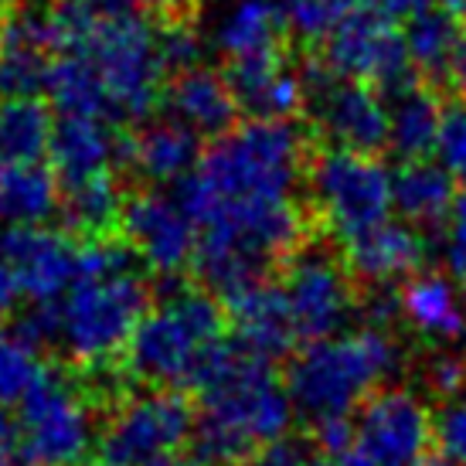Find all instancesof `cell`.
<instances>
[{"instance_id": "60d3db41", "label": "cell", "mask_w": 466, "mask_h": 466, "mask_svg": "<svg viewBox=\"0 0 466 466\" xmlns=\"http://www.w3.org/2000/svg\"><path fill=\"white\" fill-rule=\"evenodd\" d=\"M17 297H21V289H17V279H14L11 266H7V259H4V252H0V317L14 310V303H17Z\"/></svg>"}, {"instance_id": "ba28073f", "label": "cell", "mask_w": 466, "mask_h": 466, "mask_svg": "<svg viewBox=\"0 0 466 466\" xmlns=\"http://www.w3.org/2000/svg\"><path fill=\"white\" fill-rule=\"evenodd\" d=\"M195 436V412L177 391L123 399L99 429V466H157Z\"/></svg>"}, {"instance_id": "603a6c76", "label": "cell", "mask_w": 466, "mask_h": 466, "mask_svg": "<svg viewBox=\"0 0 466 466\" xmlns=\"http://www.w3.org/2000/svg\"><path fill=\"white\" fill-rule=\"evenodd\" d=\"M228 317L235 327V340L266 361L299 344L279 283H262L242 297L228 299Z\"/></svg>"}, {"instance_id": "f6af8a7d", "label": "cell", "mask_w": 466, "mask_h": 466, "mask_svg": "<svg viewBox=\"0 0 466 466\" xmlns=\"http://www.w3.org/2000/svg\"><path fill=\"white\" fill-rule=\"evenodd\" d=\"M446 11H453L456 17H466V0H442Z\"/></svg>"}, {"instance_id": "836d02e7", "label": "cell", "mask_w": 466, "mask_h": 466, "mask_svg": "<svg viewBox=\"0 0 466 466\" xmlns=\"http://www.w3.org/2000/svg\"><path fill=\"white\" fill-rule=\"evenodd\" d=\"M160 52L167 62V72H187L201 66V38L191 21H164L160 25Z\"/></svg>"}, {"instance_id": "c3c4849f", "label": "cell", "mask_w": 466, "mask_h": 466, "mask_svg": "<svg viewBox=\"0 0 466 466\" xmlns=\"http://www.w3.org/2000/svg\"><path fill=\"white\" fill-rule=\"evenodd\" d=\"M415 466H446V463H442V460H440V456H436V453H429L426 460H419V463H415Z\"/></svg>"}, {"instance_id": "f1b7e54d", "label": "cell", "mask_w": 466, "mask_h": 466, "mask_svg": "<svg viewBox=\"0 0 466 466\" xmlns=\"http://www.w3.org/2000/svg\"><path fill=\"white\" fill-rule=\"evenodd\" d=\"M52 130V113L38 99H0V167L41 164Z\"/></svg>"}, {"instance_id": "b9f144b4", "label": "cell", "mask_w": 466, "mask_h": 466, "mask_svg": "<svg viewBox=\"0 0 466 466\" xmlns=\"http://www.w3.org/2000/svg\"><path fill=\"white\" fill-rule=\"evenodd\" d=\"M58 7H68V11H116V7H127L133 0H55Z\"/></svg>"}, {"instance_id": "5b68a950", "label": "cell", "mask_w": 466, "mask_h": 466, "mask_svg": "<svg viewBox=\"0 0 466 466\" xmlns=\"http://www.w3.org/2000/svg\"><path fill=\"white\" fill-rule=\"evenodd\" d=\"M401 364V350L389 327H361L307 344L286 371L293 412L310 429L348 422L364 401L378 395Z\"/></svg>"}, {"instance_id": "484cf974", "label": "cell", "mask_w": 466, "mask_h": 466, "mask_svg": "<svg viewBox=\"0 0 466 466\" xmlns=\"http://www.w3.org/2000/svg\"><path fill=\"white\" fill-rule=\"evenodd\" d=\"M62 208V184L45 164L0 167V232L45 225Z\"/></svg>"}, {"instance_id": "d590c367", "label": "cell", "mask_w": 466, "mask_h": 466, "mask_svg": "<svg viewBox=\"0 0 466 466\" xmlns=\"http://www.w3.org/2000/svg\"><path fill=\"white\" fill-rule=\"evenodd\" d=\"M429 385L436 395L442 399H456V395H463V385H466V364L463 358H456V354H440L432 368H429Z\"/></svg>"}, {"instance_id": "4fadbf2b", "label": "cell", "mask_w": 466, "mask_h": 466, "mask_svg": "<svg viewBox=\"0 0 466 466\" xmlns=\"http://www.w3.org/2000/svg\"><path fill=\"white\" fill-rule=\"evenodd\" d=\"M354 453L371 466H415L432 453V415L415 391L385 389L354 415Z\"/></svg>"}, {"instance_id": "8992f818", "label": "cell", "mask_w": 466, "mask_h": 466, "mask_svg": "<svg viewBox=\"0 0 466 466\" xmlns=\"http://www.w3.org/2000/svg\"><path fill=\"white\" fill-rule=\"evenodd\" d=\"M225 344V317L215 297L174 289L140 320L127 348V368L150 389H198Z\"/></svg>"}, {"instance_id": "7c38bea8", "label": "cell", "mask_w": 466, "mask_h": 466, "mask_svg": "<svg viewBox=\"0 0 466 466\" xmlns=\"http://www.w3.org/2000/svg\"><path fill=\"white\" fill-rule=\"evenodd\" d=\"M279 289L303 348L344 334V324L354 313V276L344 259H334L320 248H303L286 266Z\"/></svg>"}, {"instance_id": "30bf717a", "label": "cell", "mask_w": 466, "mask_h": 466, "mask_svg": "<svg viewBox=\"0 0 466 466\" xmlns=\"http://www.w3.org/2000/svg\"><path fill=\"white\" fill-rule=\"evenodd\" d=\"M17 432L27 466H78L99 440L86 395L55 371L17 409Z\"/></svg>"}, {"instance_id": "ab89813d", "label": "cell", "mask_w": 466, "mask_h": 466, "mask_svg": "<svg viewBox=\"0 0 466 466\" xmlns=\"http://www.w3.org/2000/svg\"><path fill=\"white\" fill-rule=\"evenodd\" d=\"M140 4L157 11L164 21H191V11H195L198 0H140Z\"/></svg>"}, {"instance_id": "ac0fdd59", "label": "cell", "mask_w": 466, "mask_h": 466, "mask_svg": "<svg viewBox=\"0 0 466 466\" xmlns=\"http://www.w3.org/2000/svg\"><path fill=\"white\" fill-rule=\"evenodd\" d=\"M340 259L354 279L368 286H389L395 279H412L426 259V238L405 221H381L378 228L358 235L340 246Z\"/></svg>"}, {"instance_id": "f35d334b", "label": "cell", "mask_w": 466, "mask_h": 466, "mask_svg": "<svg viewBox=\"0 0 466 466\" xmlns=\"http://www.w3.org/2000/svg\"><path fill=\"white\" fill-rule=\"evenodd\" d=\"M371 7L391 17V21H399V25H409L415 21L419 14H426L436 7V0H371Z\"/></svg>"}, {"instance_id": "e575fe53", "label": "cell", "mask_w": 466, "mask_h": 466, "mask_svg": "<svg viewBox=\"0 0 466 466\" xmlns=\"http://www.w3.org/2000/svg\"><path fill=\"white\" fill-rule=\"evenodd\" d=\"M446 262H450V272L466 286V187L456 198V208L446 225Z\"/></svg>"}, {"instance_id": "7402d4cb", "label": "cell", "mask_w": 466, "mask_h": 466, "mask_svg": "<svg viewBox=\"0 0 466 466\" xmlns=\"http://www.w3.org/2000/svg\"><path fill=\"white\" fill-rule=\"evenodd\" d=\"M460 198V184L440 160H405L391 170V208L412 228H442Z\"/></svg>"}, {"instance_id": "ee69618b", "label": "cell", "mask_w": 466, "mask_h": 466, "mask_svg": "<svg viewBox=\"0 0 466 466\" xmlns=\"http://www.w3.org/2000/svg\"><path fill=\"white\" fill-rule=\"evenodd\" d=\"M327 466H371V463H368V460H361V456H358L354 450H350V453H344V456H337V460H330Z\"/></svg>"}, {"instance_id": "5bb4252c", "label": "cell", "mask_w": 466, "mask_h": 466, "mask_svg": "<svg viewBox=\"0 0 466 466\" xmlns=\"http://www.w3.org/2000/svg\"><path fill=\"white\" fill-rule=\"evenodd\" d=\"M119 232L130 238L133 252L160 276H177L181 269L195 266L198 225L177 195H164L154 187L130 195Z\"/></svg>"}, {"instance_id": "e0dca14e", "label": "cell", "mask_w": 466, "mask_h": 466, "mask_svg": "<svg viewBox=\"0 0 466 466\" xmlns=\"http://www.w3.org/2000/svg\"><path fill=\"white\" fill-rule=\"evenodd\" d=\"M52 170L58 184H82L113 174L127 160V137L116 133V123L103 116H58L48 143Z\"/></svg>"}, {"instance_id": "52a82bcc", "label": "cell", "mask_w": 466, "mask_h": 466, "mask_svg": "<svg viewBox=\"0 0 466 466\" xmlns=\"http://www.w3.org/2000/svg\"><path fill=\"white\" fill-rule=\"evenodd\" d=\"M313 218L344 246L389 221L391 170L375 154L324 147L307 164Z\"/></svg>"}, {"instance_id": "ffe728a7", "label": "cell", "mask_w": 466, "mask_h": 466, "mask_svg": "<svg viewBox=\"0 0 466 466\" xmlns=\"http://www.w3.org/2000/svg\"><path fill=\"white\" fill-rule=\"evenodd\" d=\"M399 313L415 334L440 344H466V297L442 272H415L399 289Z\"/></svg>"}, {"instance_id": "9c48e42d", "label": "cell", "mask_w": 466, "mask_h": 466, "mask_svg": "<svg viewBox=\"0 0 466 466\" xmlns=\"http://www.w3.org/2000/svg\"><path fill=\"white\" fill-rule=\"evenodd\" d=\"M303 86L313 137H324L327 147L375 157L389 147V103L378 89L334 76L320 58H307Z\"/></svg>"}, {"instance_id": "1f68e13d", "label": "cell", "mask_w": 466, "mask_h": 466, "mask_svg": "<svg viewBox=\"0 0 466 466\" xmlns=\"http://www.w3.org/2000/svg\"><path fill=\"white\" fill-rule=\"evenodd\" d=\"M432 453L446 466H466V395L446 399L432 415Z\"/></svg>"}, {"instance_id": "d6a6232c", "label": "cell", "mask_w": 466, "mask_h": 466, "mask_svg": "<svg viewBox=\"0 0 466 466\" xmlns=\"http://www.w3.org/2000/svg\"><path fill=\"white\" fill-rule=\"evenodd\" d=\"M436 160L466 187V99L453 96L442 106L440 137H436Z\"/></svg>"}, {"instance_id": "7dc6e473", "label": "cell", "mask_w": 466, "mask_h": 466, "mask_svg": "<svg viewBox=\"0 0 466 466\" xmlns=\"http://www.w3.org/2000/svg\"><path fill=\"white\" fill-rule=\"evenodd\" d=\"M25 4L27 0H0V11L11 14V11H17V7H25Z\"/></svg>"}, {"instance_id": "6da1fadb", "label": "cell", "mask_w": 466, "mask_h": 466, "mask_svg": "<svg viewBox=\"0 0 466 466\" xmlns=\"http://www.w3.org/2000/svg\"><path fill=\"white\" fill-rule=\"evenodd\" d=\"M310 137L293 119H246L211 140L177 198L198 225L195 269L208 293L235 299L269 283L313 235V208L299 205Z\"/></svg>"}, {"instance_id": "83f0119b", "label": "cell", "mask_w": 466, "mask_h": 466, "mask_svg": "<svg viewBox=\"0 0 466 466\" xmlns=\"http://www.w3.org/2000/svg\"><path fill=\"white\" fill-rule=\"evenodd\" d=\"M130 195L119 187L116 174H103L82 184H68L62 187V215H66L68 228L86 235V242H103L123 225V211H127Z\"/></svg>"}, {"instance_id": "44dd1931", "label": "cell", "mask_w": 466, "mask_h": 466, "mask_svg": "<svg viewBox=\"0 0 466 466\" xmlns=\"http://www.w3.org/2000/svg\"><path fill=\"white\" fill-rule=\"evenodd\" d=\"M201 137L177 119L147 123L137 137H127V164L150 184H181L201 164Z\"/></svg>"}, {"instance_id": "8d00e7d4", "label": "cell", "mask_w": 466, "mask_h": 466, "mask_svg": "<svg viewBox=\"0 0 466 466\" xmlns=\"http://www.w3.org/2000/svg\"><path fill=\"white\" fill-rule=\"evenodd\" d=\"M238 466H310V456H307V446L293 440L272 442L266 450H259L256 456H248L246 463Z\"/></svg>"}, {"instance_id": "4dcf8cb0", "label": "cell", "mask_w": 466, "mask_h": 466, "mask_svg": "<svg viewBox=\"0 0 466 466\" xmlns=\"http://www.w3.org/2000/svg\"><path fill=\"white\" fill-rule=\"evenodd\" d=\"M361 4L364 0H279L289 38H299L303 45H317V48Z\"/></svg>"}, {"instance_id": "277c9868", "label": "cell", "mask_w": 466, "mask_h": 466, "mask_svg": "<svg viewBox=\"0 0 466 466\" xmlns=\"http://www.w3.org/2000/svg\"><path fill=\"white\" fill-rule=\"evenodd\" d=\"M55 14L62 31L58 55H72L89 68L116 123H140L164 103L167 62L160 52V27L133 4L99 14L55 4Z\"/></svg>"}, {"instance_id": "f546056e", "label": "cell", "mask_w": 466, "mask_h": 466, "mask_svg": "<svg viewBox=\"0 0 466 466\" xmlns=\"http://www.w3.org/2000/svg\"><path fill=\"white\" fill-rule=\"evenodd\" d=\"M52 368L41 361V348L31 344L21 327L0 324V405L21 409L27 395L38 389Z\"/></svg>"}, {"instance_id": "681fc988", "label": "cell", "mask_w": 466, "mask_h": 466, "mask_svg": "<svg viewBox=\"0 0 466 466\" xmlns=\"http://www.w3.org/2000/svg\"><path fill=\"white\" fill-rule=\"evenodd\" d=\"M463 25H466V17H463Z\"/></svg>"}, {"instance_id": "9a60e30c", "label": "cell", "mask_w": 466, "mask_h": 466, "mask_svg": "<svg viewBox=\"0 0 466 466\" xmlns=\"http://www.w3.org/2000/svg\"><path fill=\"white\" fill-rule=\"evenodd\" d=\"M0 252L11 266L21 297L31 303H55L76 283L82 266V246L48 225L0 232Z\"/></svg>"}, {"instance_id": "74e56055", "label": "cell", "mask_w": 466, "mask_h": 466, "mask_svg": "<svg viewBox=\"0 0 466 466\" xmlns=\"http://www.w3.org/2000/svg\"><path fill=\"white\" fill-rule=\"evenodd\" d=\"M0 466H27L25 450H21V432L7 409L0 405Z\"/></svg>"}, {"instance_id": "8fae6325", "label": "cell", "mask_w": 466, "mask_h": 466, "mask_svg": "<svg viewBox=\"0 0 466 466\" xmlns=\"http://www.w3.org/2000/svg\"><path fill=\"white\" fill-rule=\"evenodd\" d=\"M334 76L354 78L378 89L381 96L399 89L401 82L415 76L412 58H409V41L405 27L385 14L361 4L334 27V35L320 45L317 55Z\"/></svg>"}, {"instance_id": "4316f807", "label": "cell", "mask_w": 466, "mask_h": 466, "mask_svg": "<svg viewBox=\"0 0 466 466\" xmlns=\"http://www.w3.org/2000/svg\"><path fill=\"white\" fill-rule=\"evenodd\" d=\"M466 25L463 17H456L446 7H432V11L419 14L415 21L405 25V41H409V58H412L415 76L436 86H450V72H453L456 52L463 45Z\"/></svg>"}, {"instance_id": "cb8c5ba5", "label": "cell", "mask_w": 466, "mask_h": 466, "mask_svg": "<svg viewBox=\"0 0 466 466\" xmlns=\"http://www.w3.org/2000/svg\"><path fill=\"white\" fill-rule=\"evenodd\" d=\"M389 103V147L391 154L405 160H426L436 154V137L442 123V103L440 92L429 82L412 76L401 82L399 89L385 92Z\"/></svg>"}, {"instance_id": "7bdbcfd3", "label": "cell", "mask_w": 466, "mask_h": 466, "mask_svg": "<svg viewBox=\"0 0 466 466\" xmlns=\"http://www.w3.org/2000/svg\"><path fill=\"white\" fill-rule=\"evenodd\" d=\"M450 89H453L456 96H463V99H466V35H463V45H460V52H456L453 72H450Z\"/></svg>"}, {"instance_id": "2e32d148", "label": "cell", "mask_w": 466, "mask_h": 466, "mask_svg": "<svg viewBox=\"0 0 466 466\" xmlns=\"http://www.w3.org/2000/svg\"><path fill=\"white\" fill-rule=\"evenodd\" d=\"M228 89H232L238 113L248 119H269L286 123L307 109V86L303 72L289 66V52L256 55L242 62H228L221 72Z\"/></svg>"}, {"instance_id": "d6986e66", "label": "cell", "mask_w": 466, "mask_h": 466, "mask_svg": "<svg viewBox=\"0 0 466 466\" xmlns=\"http://www.w3.org/2000/svg\"><path fill=\"white\" fill-rule=\"evenodd\" d=\"M164 106H167L170 119L195 130L201 140L205 137L218 140L228 130H235V119H238V103H235L225 76L205 66L170 76L167 89H164Z\"/></svg>"}, {"instance_id": "7a4b0ae2", "label": "cell", "mask_w": 466, "mask_h": 466, "mask_svg": "<svg viewBox=\"0 0 466 466\" xmlns=\"http://www.w3.org/2000/svg\"><path fill=\"white\" fill-rule=\"evenodd\" d=\"M293 401L272 361L228 340L198 381L195 460L201 466H238L286 440Z\"/></svg>"}, {"instance_id": "d4e9b609", "label": "cell", "mask_w": 466, "mask_h": 466, "mask_svg": "<svg viewBox=\"0 0 466 466\" xmlns=\"http://www.w3.org/2000/svg\"><path fill=\"white\" fill-rule=\"evenodd\" d=\"M215 45L228 62L286 52L289 31L279 0H235L215 27Z\"/></svg>"}, {"instance_id": "bcb514c9", "label": "cell", "mask_w": 466, "mask_h": 466, "mask_svg": "<svg viewBox=\"0 0 466 466\" xmlns=\"http://www.w3.org/2000/svg\"><path fill=\"white\" fill-rule=\"evenodd\" d=\"M157 466H201L198 460H181V456H170V460H164V463H157Z\"/></svg>"}, {"instance_id": "3957f363", "label": "cell", "mask_w": 466, "mask_h": 466, "mask_svg": "<svg viewBox=\"0 0 466 466\" xmlns=\"http://www.w3.org/2000/svg\"><path fill=\"white\" fill-rule=\"evenodd\" d=\"M150 289L127 248L103 242L82 246L76 283L52 307V348L68 361L106 368L127 354L140 320L147 317Z\"/></svg>"}]
</instances>
